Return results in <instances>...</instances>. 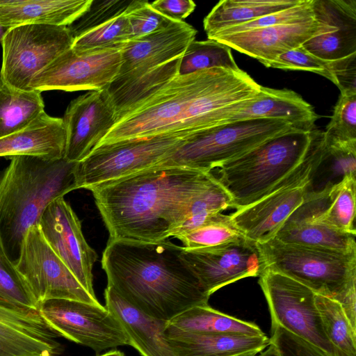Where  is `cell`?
Listing matches in <instances>:
<instances>
[{"label":"cell","mask_w":356,"mask_h":356,"mask_svg":"<svg viewBox=\"0 0 356 356\" xmlns=\"http://www.w3.org/2000/svg\"><path fill=\"white\" fill-rule=\"evenodd\" d=\"M325 333L331 343L343 356H356V330L350 325L339 303L315 294Z\"/></svg>","instance_id":"obj_33"},{"label":"cell","mask_w":356,"mask_h":356,"mask_svg":"<svg viewBox=\"0 0 356 356\" xmlns=\"http://www.w3.org/2000/svg\"><path fill=\"white\" fill-rule=\"evenodd\" d=\"M183 256L209 296L241 279L259 276L263 270L257 243L245 237L213 247L184 248Z\"/></svg>","instance_id":"obj_16"},{"label":"cell","mask_w":356,"mask_h":356,"mask_svg":"<svg viewBox=\"0 0 356 356\" xmlns=\"http://www.w3.org/2000/svg\"><path fill=\"white\" fill-rule=\"evenodd\" d=\"M120 49H97L63 52L33 79L30 88L46 90L98 91L117 76L121 65Z\"/></svg>","instance_id":"obj_14"},{"label":"cell","mask_w":356,"mask_h":356,"mask_svg":"<svg viewBox=\"0 0 356 356\" xmlns=\"http://www.w3.org/2000/svg\"><path fill=\"white\" fill-rule=\"evenodd\" d=\"M312 9L318 29L303 48L326 61L356 54V0H312Z\"/></svg>","instance_id":"obj_19"},{"label":"cell","mask_w":356,"mask_h":356,"mask_svg":"<svg viewBox=\"0 0 356 356\" xmlns=\"http://www.w3.org/2000/svg\"><path fill=\"white\" fill-rule=\"evenodd\" d=\"M130 40L138 38L168 27L174 21L152 8L147 1L134 0L126 13Z\"/></svg>","instance_id":"obj_38"},{"label":"cell","mask_w":356,"mask_h":356,"mask_svg":"<svg viewBox=\"0 0 356 356\" xmlns=\"http://www.w3.org/2000/svg\"><path fill=\"white\" fill-rule=\"evenodd\" d=\"M181 241L185 250L213 247L244 238L230 215L215 214L200 226L173 236Z\"/></svg>","instance_id":"obj_32"},{"label":"cell","mask_w":356,"mask_h":356,"mask_svg":"<svg viewBox=\"0 0 356 356\" xmlns=\"http://www.w3.org/2000/svg\"><path fill=\"white\" fill-rule=\"evenodd\" d=\"M15 265L39 305L51 299L101 305L51 248L39 225L26 234Z\"/></svg>","instance_id":"obj_13"},{"label":"cell","mask_w":356,"mask_h":356,"mask_svg":"<svg viewBox=\"0 0 356 356\" xmlns=\"http://www.w3.org/2000/svg\"><path fill=\"white\" fill-rule=\"evenodd\" d=\"M270 341L280 356H325L311 344L279 325H271Z\"/></svg>","instance_id":"obj_42"},{"label":"cell","mask_w":356,"mask_h":356,"mask_svg":"<svg viewBox=\"0 0 356 356\" xmlns=\"http://www.w3.org/2000/svg\"><path fill=\"white\" fill-rule=\"evenodd\" d=\"M313 13L312 0H301L299 3L289 8L266 15L240 25L224 29L209 39L220 35L242 33L293 22L309 16Z\"/></svg>","instance_id":"obj_40"},{"label":"cell","mask_w":356,"mask_h":356,"mask_svg":"<svg viewBox=\"0 0 356 356\" xmlns=\"http://www.w3.org/2000/svg\"><path fill=\"white\" fill-rule=\"evenodd\" d=\"M8 29L0 25V42H1L5 34L6 33Z\"/></svg>","instance_id":"obj_48"},{"label":"cell","mask_w":356,"mask_h":356,"mask_svg":"<svg viewBox=\"0 0 356 356\" xmlns=\"http://www.w3.org/2000/svg\"><path fill=\"white\" fill-rule=\"evenodd\" d=\"M220 67L239 71L231 48L215 40H194L181 57L179 74H186L205 69Z\"/></svg>","instance_id":"obj_34"},{"label":"cell","mask_w":356,"mask_h":356,"mask_svg":"<svg viewBox=\"0 0 356 356\" xmlns=\"http://www.w3.org/2000/svg\"><path fill=\"white\" fill-rule=\"evenodd\" d=\"M334 84L340 93H356V54L344 58L330 61Z\"/></svg>","instance_id":"obj_43"},{"label":"cell","mask_w":356,"mask_h":356,"mask_svg":"<svg viewBox=\"0 0 356 356\" xmlns=\"http://www.w3.org/2000/svg\"><path fill=\"white\" fill-rule=\"evenodd\" d=\"M59 335L39 313H21L0 307V356H57Z\"/></svg>","instance_id":"obj_22"},{"label":"cell","mask_w":356,"mask_h":356,"mask_svg":"<svg viewBox=\"0 0 356 356\" xmlns=\"http://www.w3.org/2000/svg\"><path fill=\"white\" fill-rule=\"evenodd\" d=\"M164 335L176 356H257L270 344L266 334L185 332L167 325Z\"/></svg>","instance_id":"obj_23"},{"label":"cell","mask_w":356,"mask_h":356,"mask_svg":"<svg viewBox=\"0 0 356 356\" xmlns=\"http://www.w3.org/2000/svg\"><path fill=\"white\" fill-rule=\"evenodd\" d=\"M189 136L165 134L99 145L76 163V189L90 191L101 184L152 168L175 152Z\"/></svg>","instance_id":"obj_9"},{"label":"cell","mask_w":356,"mask_h":356,"mask_svg":"<svg viewBox=\"0 0 356 356\" xmlns=\"http://www.w3.org/2000/svg\"><path fill=\"white\" fill-rule=\"evenodd\" d=\"M126 13L74 38L71 48L79 52L97 49H121L130 40Z\"/></svg>","instance_id":"obj_35"},{"label":"cell","mask_w":356,"mask_h":356,"mask_svg":"<svg viewBox=\"0 0 356 356\" xmlns=\"http://www.w3.org/2000/svg\"><path fill=\"white\" fill-rule=\"evenodd\" d=\"M38 225L56 255L83 288L96 297L92 269L98 255L87 243L81 222L71 206L63 197L55 200L43 212Z\"/></svg>","instance_id":"obj_15"},{"label":"cell","mask_w":356,"mask_h":356,"mask_svg":"<svg viewBox=\"0 0 356 356\" xmlns=\"http://www.w3.org/2000/svg\"><path fill=\"white\" fill-rule=\"evenodd\" d=\"M106 309L119 321L129 346L142 356H176L166 341L168 321L150 317L122 299L111 286L104 290Z\"/></svg>","instance_id":"obj_24"},{"label":"cell","mask_w":356,"mask_h":356,"mask_svg":"<svg viewBox=\"0 0 356 356\" xmlns=\"http://www.w3.org/2000/svg\"><path fill=\"white\" fill-rule=\"evenodd\" d=\"M355 236L319 220L292 213L275 238L285 243L351 252H356Z\"/></svg>","instance_id":"obj_27"},{"label":"cell","mask_w":356,"mask_h":356,"mask_svg":"<svg viewBox=\"0 0 356 356\" xmlns=\"http://www.w3.org/2000/svg\"><path fill=\"white\" fill-rule=\"evenodd\" d=\"M39 314L59 336L89 347L97 353L129 345L119 321L102 305L51 299L40 303Z\"/></svg>","instance_id":"obj_12"},{"label":"cell","mask_w":356,"mask_h":356,"mask_svg":"<svg viewBox=\"0 0 356 356\" xmlns=\"http://www.w3.org/2000/svg\"><path fill=\"white\" fill-rule=\"evenodd\" d=\"M319 166L325 167L332 177H340L341 180L346 176H355L356 143H328L325 139Z\"/></svg>","instance_id":"obj_41"},{"label":"cell","mask_w":356,"mask_h":356,"mask_svg":"<svg viewBox=\"0 0 356 356\" xmlns=\"http://www.w3.org/2000/svg\"><path fill=\"white\" fill-rule=\"evenodd\" d=\"M323 132L328 143H356V93H340Z\"/></svg>","instance_id":"obj_36"},{"label":"cell","mask_w":356,"mask_h":356,"mask_svg":"<svg viewBox=\"0 0 356 356\" xmlns=\"http://www.w3.org/2000/svg\"><path fill=\"white\" fill-rule=\"evenodd\" d=\"M312 135L309 151L298 168L264 197L230 215L246 238L256 243L274 238L289 217L303 202L325 147L323 131L314 128Z\"/></svg>","instance_id":"obj_8"},{"label":"cell","mask_w":356,"mask_h":356,"mask_svg":"<svg viewBox=\"0 0 356 356\" xmlns=\"http://www.w3.org/2000/svg\"><path fill=\"white\" fill-rule=\"evenodd\" d=\"M218 181L208 171L154 168L90 191L109 238L156 242L172 236L188 219L193 204Z\"/></svg>","instance_id":"obj_1"},{"label":"cell","mask_w":356,"mask_h":356,"mask_svg":"<svg viewBox=\"0 0 356 356\" xmlns=\"http://www.w3.org/2000/svg\"><path fill=\"white\" fill-rule=\"evenodd\" d=\"M301 0H222L204 17L208 39L217 33L297 5Z\"/></svg>","instance_id":"obj_28"},{"label":"cell","mask_w":356,"mask_h":356,"mask_svg":"<svg viewBox=\"0 0 356 356\" xmlns=\"http://www.w3.org/2000/svg\"><path fill=\"white\" fill-rule=\"evenodd\" d=\"M318 29L314 13L302 19L211 38L268 67L277 56L302 46Z\"/></svg>","instance_id":"obj_20"},{"label":"cell","mask_w":356,"mask_h":356,"mask_svg":"<svg viewBox=\"0 0 356 356\" xmlns=\"http://www.w3.org/2000/svg\"><path fill=\"white\" fill-rule=\"evenodd\" d=\"M257 118L283 119L296 129L311 131L318 115L313 106L294 91L261 86L254 98L232 107L220 124Z\"/></svg>","instance_id":"obj_21"},{"label":"cell","mask_w":356,"mask_h":356,"mask_svg":"<svg viewBox=\"0 0 356 356\" xmlns=\"http://www.w3.org/2000/svg\"><path fill=\"white\" fill-rule=\"evenodd\" d=\"M268 67L284 70H303L318 74L334 83L330 61L322 60L307 51L302 46L277 56Z\"/></svg>","instance_id":"obj_39"},{"label":"cell","mask_w":356,"mask_h":356,"mask_svg":"<svg viewBox=\"0 0 356 356\" xmlns=\"http://www.w3.org/2000/svg\"><path fill=\"white\" fill-rule=\"evenodd\" d=\"M134 0H92L89 8L67 26L72 38L124 14Z\"/></svg>","instance_id":"obj_37"},{"label":"cell","mask_w":356,"mask_h":356,"mask_svg":"<svg viewBox=\"0 0 356 356\" xmlns=\"http://www.w3.org/2000/svg\"><path fill=\"white\" fill-rule=\"evenodd\" d=\"M66 133L63 118L43 112L25 128L0 138V157H64Z\"/></svg>","instance_id":"obj_25"},{"label":"cell","mask_w":356,"mask_h":356,"mask_svg":"<svg viewBox=\"0 0 356 356\" xmlns=\"http://www.w3.org/2000/svg\"><path fill=\"white\" fill-rule=\"evenodd\" d=\"M257 245L263 270L290 277L316 294L334 300L356 284V252L285 243L275 238Z\"/></svg>","instance_id":"obj_7"},{"label":"cell","mask_w":356,"mask_h":356,"mask_svg":"<svg viewBox=\"0 0 356 356\" xmlns=\"http://www.w3.org/2000/svg\"><path fill=\"white\" fill-rule=\"evenodd\" d=\"M92 0H0V25L7 29L25 24L69 26Z\"/></svg>","instance_id":"obj_26"},{"label":"cell","mask_w":356,"mask_h":356,"mask_svg":"<svg viewBox=\"0 0 356 356\" xmlns=\"http://www.w3.org/2000/svg\"><path fill=\"white\" fill-rule=\"evenodd\" d=\"M355 284L350 286L334 300L341 305L350 325L356 330V289Z\"/></svg>","instance_id":"obj_45"},{"label":"cell","mask_w":356,"mask_h":356,"mask_svg":"<svg viewBox=\"0 0 356 356\" xmlns=\"http://www.w3.org/2000/svg\"><path fill=\"white\" fill-rule=\"evenodd\" d=\"M167 327L193 333L265 334L257 325L222 313L209 305L195 306L184 311L169 321Z\"/></svg>","instance_id":"obj_29"},{"label":"cell","mask_w":356,"mask_h":356,"mask_svg":"<svg viewBox=\"0 0 356 356\" xmlns=\"http://www.w3.org/2000/svg\"><path fill=\"white\" fill-rule=\"evenodd\" d=\"M39 90H22L0 80V138L17 132L44 112Z\"/></svg>","instance_id":"obj_30"},{"label":"cell","mask_w":356,"mask_h":356,"mask_svg":"<svg viewBox=\"0 0 356 356\" xmlns=\"http://www.w3.org/2000/svg\"><path fill=\"white\" fill-rule=\"evenodd\" d=\"M196 34L197 30L189 24L174 21L163 30L128 40L120 49L119 72L108 87L134 80L183 55Z\"/></svg>","instance_id":"obj_17"},{"label":"cell","mask_w":356,"mask_h":356,"mask_svg":"<svg viewBox=\"0 0 356 356\" xmlns=\"http://www.w3.org/2000/svg\"><path fill=\"white\" fill-rule=\"evenodd\" d=\"M150 5L159 13L177 22H184L196 7L191 0H157Z\"/></svg>","instance_id":"obj_44"},{"label":"cell","mask_w":356,"mask_h":356,"mask_svg":"<svg viewBox=\"0 0 356 356\" xmlns=\"http://www.w3.org/2000/svg\"><path fill=\"white\" fill-rule=\"evenodd\" d=\"M259 356H280L275 347L270 344Z\"/></svg>","instance_id":"obj_46"},{"label":"cell","mask_w":356,"mask_h":356,"mask_svg":"<svg viewBox=\"0 0 356 356\" xmlns=\"http://www.w3.org/2000/svg\"><path fill=\"white\" fill-rule=\"evenodd\" d=\"M10 159V164L0 173V240L6 254L16 264L28 230L38 225L53 201L76 189L77 162L65 157Z\"/></svg>","instance_id":"obj_4"},{"label":"cell","mask_w":356,"mask_h":356,"mask_svg":"<svg viewBox=\"0 0 356 356\" xmlns=\"http://www.w3.org/2000/svg\"><path fill=\"white\" fill-rule=\"evenodd\" d=\"M259 277V284L268 305L271 325L283 327L325 356H343L325 333L313 291L270 270H263Z\"/></svg>","instance_id":"obj_11"},{"label":"cell","mask_w":356,"mask_h":356,"mask_svg":"<svg viewBox=\"0 0 356 356\" xmlns=\"http://www.w3.org/2000/svg\"><path fill=\"white\" fill-rule=\"evenodd\" d=\"M260 87L242 70L178 74L120 115L98 146L216 126L226 108L254 98Z\"/></svg>","instance_id":"obj_2"},{"label":"cell","mask_w":356,"mask_h":356,"mask_svg":"<svg viewBox=\"0 0 356 356\" xmlns=\"http://www.w3.org/2000/svg\"><path fill=\"white\" fill-rule=\"evenodd\" d=\"M99 356H126L124 353L117 350H112L110 351H108L101 355Z\"/></svg>","instance_id":"obj_47"},{"label":"cell","mask_w":356,"mask_h":356,"mask_svg":"<svg viewBox=\"0 0 356 356\" xmlns=\"http://www.w3.org/2000/svg\"><path fill=\"white\" fill-rule=\"evenodd\" d=\"M64 157L79 162L88 156L116 122L115 111L105 90L88 91L71 101L64 117Z\"/></svg>","instance_id":"obj_18"},{"label":"cell","mask_w":356,"mask_h":356,"mask_svg":"<svg viewBox=\"0 0 356 356\" xmlns=\"http://www.w3.org/2000/svg\"><path fill=\"white\" fill-rule=\"evenodd\" d=\"M0 307L21 312L39 313V303L0 240Z\"/></svg>","instance_id":"obj_31"},{"label":"cell","mask_w":356,"mask_h":356,"mask_svg":"<svg viewBox=\"0 0 356 356\" xmlns=\"http://www.w3.org/2000/svg\"><path fill=\"white\" fill-rule=\"evenodd\" d=\"M296 129L283 119L257 118L220 124L190 135L154 168L181 167L211 172L266 140Z\"/></svg>","instance_id":"obj_6"},{"label":"cell","mask_w":356,"mask_h":356,"mask_svg":"<svg viewBox=\"0 0 356 356\" xmlns=\"http://www.w3.org/2000/svg\"><path fill=\"white\" fill-rule=\"evenodd\" d=\"M312 131L291 129L218 168L216 178L231 196V207L258 201L298 168L309 151Z\"/></svg>","instance_id":"obj_5"},{"label":"cell","mask_w":356,"mask_h":356,"mask_svg":"<svg viewBox=\"0 0 356 356\" xmlns=\"http://www.w3.org/2000/svg\"><path fill=\"white\" fill-rule=\"evenodd\" d=\"M183 251L168 239L109 238L101 260L107 286L146 315L168 322L191 307L207 305L210 296Z\"/></svg>","instance_id":"obj_3"},{"label":"cell","mask_w":356,"mask_h":356,"mask_svg":"<svg viewBox=\"0 0 356 356\" xmlns=\"http://www.w3.org/2000/svg\"><path fill=\"white\" fill-rule=\"evenodd\" d=\"M67 26L25 24L9 29L2 41L0 80L22 90H31L33 77L71 48Z\"/></svg>","instance_id":"obj_10"}]
</instances>
